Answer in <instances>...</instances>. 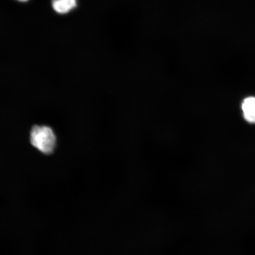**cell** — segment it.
<instances>
[{
    "label": "cell",
    "mask_w": 255,
    "mask_h": 255,
    "mask_svg": "<svg viewBox=\"0 0 255 255\" xmlns=\"http://www.w3.org/2000/svg\"><path fill=\"white\" fill-rule=\"evenodd\" d=\"M31 144L44 154L52 153L56 146V136L47 127L35 126L31 132Z\"/></svg>",
    "instance_id": "1"
},
{
    "label": "cell",
    "mask_w": 255,
    "mask_h": 255,
    "mask_svg": "<svg viewBox=\"0 0 255 255\" xmlns=\"http://www.w3.org/2000/svg\"><path fill=\"white\" fill-rule=\"evenodd\" d=\"M77 5V0H53L52 7L57 13H68Z\"/></svg>",
    "instance_id": "2"
},
{
    "label": "cell",
    "mask_w": 255,
    "mask_h": 255,
    "mask_svg": "<svg viewBox=\"0 0 255 255\" xmlns=\"http://www.w3.org/2000/svg\"><path fill=\"white\" fill-rule=\"evenodd\" d=\"M244 117L249 122L255 123V98H247L242 105Z\"/></svg>",
    "instance_id": "3"
},
{
    "label": "cell",
    "mask_w": 255,
    "mask_h": 255,
    "mask_svg": "<svg viewBox=\"0 0 255 255\" xmlns=\"http://www.w3.org/2000/svg\"><path fill=\"white\" fill-rule=\"evenodd\" d=\"M17 1H21V2H25L28 1V0H17Z\"/></svg>",
    "instance_id": "4"
}]
</instances>
